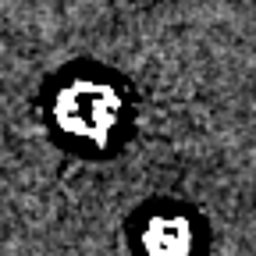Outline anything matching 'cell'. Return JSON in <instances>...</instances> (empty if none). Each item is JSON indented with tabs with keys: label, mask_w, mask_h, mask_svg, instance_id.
Segmentation results:
<instances>
[{
	"label": "cell",
	"mask_w": 256,
	"mask_h": 256,
	"mask_svg": "<svg viewBox=\"0 0 256 256\" xmlns=\"http://www.w3.org/2000/svg\"><path fill=\"white\" fill-rule=\"evenodd\" d=\"M142 256H192L196 252V232L185 214H153L139 235Z\"/></svg>",
	"instance_id": "cell-2"
},
{
	"label": "cell",
	"mask_w": 256,
	"mask_h": 256,
	"mask_svg": "<svg viewBox=\"0 0 256 256\" xmlns=\"http://www.w3.org/2000/svg\"><path fill=\"white\" fill-rule=\"evenodd\" d=\"M124 118V96L107 78H72L54 96V121L68 139L86 146H107Z\"/></svg>",
	"instance_id": "cell-1"
}]
</instances>
